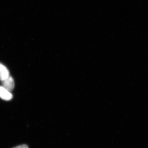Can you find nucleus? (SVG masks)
I'll return each instance as SVG.
<instances>
[{
  "label": "nucleus",
  "instance_id": "1",
  "mask_svg": "<svg viewBox=\"0 0 148 148\" xmlns=\"http://www.w3.org/2000/svg\"><path fill=\"white\" fill-rule=\"evenodd\" d=\"M2 86L10 92L14 88V80L12 77L10 76L8 78L2 81Z\"/></svg>",
  "mask_w": 148,
  "mask_h": 148
},
{
  "label": "nucleus",
  "instance_id": "2",
  "mask_svg": "<svg viewBox=\"0 0 148 148\" xmlns=\"http://www.w3.org/2000/svg\"><path fill=\"white\" fill-rule=\"evenodd\" d=\"M0 98L5 101H10L13 98L12 94L3 86H0Z\"/></svg>",
  "mask_w": 148,
  "mask_h": 148
},
{
  "label": "nucleus",
  "instance_id": "3",
  "mask_svg": "<svg viewBox=\"0 0 148 148\" xmlns=\"http://www.w3.org/2000/svg\"><path fill=\"white\" fill-rule=\"evenodd\" d=\"M10 76L9 71L2 64L0 63V80L3 81Z\"/></svg>",
  "mask_w": 148,
  "mask_h": 148
},
{
  "label": "nucleus",
  "instance_id": "4",
  "mask_svg": "<svg viewBox=\"0 0 148 148\" xmlns=\"http://www.w3.org/2000/svg\"><path fill=\"white\" fill-rule=\"evenodd\" d=\"M12 148H29V147L27 145H21L16 146V147Z\"/></svg>",
  "mask_w": 148,
  "mask_h": 148
}]
</instances>
